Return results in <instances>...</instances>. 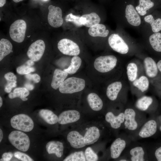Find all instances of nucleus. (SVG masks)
<instances>
[{"mask_svg":"<svg viewBox=\"0 0 161 161\" xmlns=\"http://www.w3.org/2000/svg\"><path fill=\"white\" fill-rule=\"evenodd\" d=\"M24 86L25 88L28 90H33L34 88V86L33 85L29 83H25Z\"/></svg>","mask_w":161,"mask_h":161,"instance_id":"obj_45","label":"nucleus"},{"mask_svg":"<svg viewBox=\"0 0 161 161\" xmlns=\"http://www.w3.org/2000/svg\"><path fill=\"white\" fill-rule=\"evenodd\" d=\"M16 70L18 74L26 75L35 71V68L25 64L17 67Z\"/></svg>","mask_w":161,"mask_h":161,"instance_id":"obj_39","label":"nucleus"},{"mask_svg":"<svg viewBox=\"0 0 161 161\" xmlns=\"http://www.w3.org/2000/svg\"><path fill=\"white\" fill-rule=\"evenodd\" d=\"M117 61V58L113 55L100 56L95 60L94 66L98 72L105 73L113 69L116 65Z\"/></svg>","mask_w":161,"mask_h":161,"instance_id":"obj_9","label":"nucleus"},{"mask_svg":"<svg viewBox=\"0 0 161 161\" xmlns=\"http://www.w3.org/2000/svg\"><path fill=\"white\" fill-rule=\"evenodd\" d=\"M133 141L131 137L126 132L117 137L110 147V156L113 159L118 158Z\"/></svg>","mask_w":161,"mask_h":161,"instance_id":"obj_5","label":"nucleus"},{"mask_svg":"<svg viewBox=\"0 0 161 161\" xmlns=\"http://www.w3.org/2000/svg\"><path fill=\"white\" fill-rule=\"evenodd\" d=\"M150 43L156 51L161 52V33L156 32L151 35L149 38Z\"/></svg>","mask_w":161,"mask_h":161,"instance_id":"obj_32","label":"nucleus"},{"mask_svg":"<svg viewBox=\"0 0 161 161\" xmlns=\"http://www.w3.org/2000/svg\"><path fill=\"white\" fill-rule=\"evenodd\" d=\"M108 42L111 48L119 53L124 54L129 51L128 45L117 34L113 33L110 35L108 38Z\"/></svg>","mask_w":161,"mask_h":161,"instance_id":"obj_15","label":"nucleus"},{"mask_svg":"<svg viewBox=\"0 0 161 161\" xmlns=\"http://www.w3.org/2000/svg\"><path fill=\"white\" fill-rule=\"evenodd\" d=\"M147 148L149 161H161V144Z\"/></svg>","mask_w":161,"mask_h":161,"instance_id":"obj_28","label":"nucleus"},{"mask_svg":"<svg viewBox=\"0 0 161 161\" xmlns=\"http://www.w3.org/2000/svg\"><path fill=\"white\" fill-rule=\"evenodd\" d=\"M45 48L44 41L41 39L37 40L30 46L27 52V55L29 58L33 61H38L42 57Z\"/></svg>","mask_w":161,"mask_h":161,"instance_id":"obj_14","label":"nucleus"},{"mask_svg":"<svg viewBox=\"0 0 161 161\" xmlns=\"http://www.w3.org/2000/svg\"><path fill=\"white\" fill-rule=\"evenodd\" d=\"M8 139L10 143L19 150L26 152L29 148V138L23 132L19 131H13L9 134Z\"/></svg>","mask_w":161,"mask_h":161,"instance_id":"obj_7","label":"nucleus"},{"mask_svg":"<svg viewBox=\"0 0 161 161\" xmlns=\"http://www.w3.org/2000/svg\"><path fill=\"white\" fill-rule=\"evenodd\" d=\"M159 125L157 119L153 117L147 119L137 132L131 137L133 141H135L153 136L159 129Z\"/></svg>","mask_w":161,"mask_h":161,"instance_id":"obj_4","label":"nucleus"},{"mask_svg":"<svg viewBox=\"0 0 161 161\" xmlns=\"http://www.w3.org/2000/svg\"><path fill=\"white\" fill-rule=\"evenodd\" d=\"M82 63L81 58L78 56H74L72 58L71 63L69 67L64 71L69 74L75 73L79 68Z\"/></svg>","mask_w":161,"mask_h":161,"instance_id":"obj_33","label":"nucleus"},{"mask_svg":"<svg viewBox=\"0 0 161 161\" xmlns=\"http://www.w3.org/2000/svg\"><path fill=\"white\" fill-rule=\"evenodd\" d=\"M154 101L152 97L144 96L137 100L135 103V107L137 109L143 112L152 114L156 111L151 107Z\"/></svg>","mask_w":161,"mask_h":161,"instance_id":"obj_17","label":"nucleus"},{"mask_svg":"<svg viewBox=\"0 0 161 161\" xmlns=\"http://www.w3.org/2000/svg\"><path fill=\"white\" fill-rule=\"evenodd\" d=\"M68 73L65 71L58 69H55L51 83L52 87L57 89L62 84L68 76Z\"/></svg>","mask_w":161,"mask_h":161,"instance_id":"obj_23","label":"nucleus"},{"mask_svg":"<svg viewBox=\"0 0 161 161\" xmlns=\"http://www.w3.org/2000/svg\"><path fill=\"white\" fill-rule=\"evenodd\" d=\"M122 86V83L120 81H116L109 84L107 87L106 92L108 98L112 101L116 100Z\"/></svg>","mask_w":161,"mask_h":161,"instance_id":"obj_25","label":"nucleus"},{"mask_svg":"<svg viewBox=\"0 0 161 161\" xmlns=\"http://www.w3.org/2000/svg\"><path fill=\"white\" fill-rule=\"evenodd\" d=\"M64 161H85L86 159L83 152L82 151L75 152L66 157Z\"/></svg>","mask_w":161,"mask_h":161,"instance_id":"obj_37","label":"nucleus"},{"mask_svg":"<svg viewBox=\"0 0 161 161\" xmlns=\"http://www.w3.org/2000/svg\"><path fill=\"white\" fill-rule=\"evenodd\" d=\"M14 156L16 158L23 161H32L33 160L27 154L19 151H16Z\"/></svg>","mask_w":161,"mask_h":161,"instance_id":"obj_40","label":"nucleus"},{"mask_svg":"<svg viewBox=\"0 0 161 161\" xmlns=\"http://www.w3.org/2000/svg\"><path fill=\"white\" fill-rule=\"evenodd\" d=\"M74 30V29H73ZM75 33L73 38H74ZM58 48L62 54L69 56H78L80 53V49L78 44L74 39L64 38L58 43Z\"/></svg>","mask_w":161,"mask_h":161,"instance_id":"obj_10","label":"nucleus"},{"mask_svg":"<svg viewBox=\"0 0 161 161\" xmlns=\"http://www.w3.org/2000/svg\"><path fill=\"white\" fill-rule=\"evenodd\" d=\"M26 28V23L24 20L16 21L10 27L9 34L11 38L16 42H22L24 39Z\"/></svg>","mask_w":161,"mask_h":161,"instance_id":"obj_11","label":"nucleus"},{"mask_svg":"<svg viewBox=\"0 0 161 161\" xmlns=\"http://www.w3.org/2000/svg\"><path fill=\"white\" fill-rule=\"evenodd\" d=\"M25 77L27 79L32 80L35 83H38L41 80L40 76L36 74H31L29 73L26 74Z\"/></svg>","mask_w":161,"mask_h":161,"instance_id":"obj_41","label":"nucleus"},{"mask_svg":"<svg viewBox=\"0 0 161 161\" xmlns=\"http://www.w3.org/2000/svg\"><path fill=\"white\" fill-rule=\"evenodd\" d=\"M144 64L145 73L148 77L154 78L157 76L159 71L157 64L152 58H145L144 60Z\"/></svg>","mask_w":161,"mask_h":161,"instance_id":"obj_21","label":"nucleus"},{"mask_svg":"<svg viewBox=\"0 0 161 161\" xmlns=\"http://www.w3.org/2000/svg\"><path fill=\"white\" fill-rule=\"evenodd\" d=\"M65 20L72 25L73 29H78L81 27L89 28L100 23L101 18L97 11L73 10L66 16Z\"/></svg>","mask_w":161,"mask_h":161,"instance_id":"obj_1","label":"nucleus"},{"mask_svg":"<svg viewBox=\"0 0 161 161\" xmlns=\"http://www.w3.org/2000/svg\"><path fill=\"white\" fill-rule=\"evenodd\" d=\"M85 156L86 161H96L98 159L97 154L90 147H87L85 152Z\"/></svg>","mask_w":161,"mask_h":161,"instance_id":"obj_38","label":"nucleus"},{"mask_svg":"<svg viewBox=\"0 0 161 161\" xmlns=\"http://www.w3.org/2000/svg\"><path fill=\"white\" fill-rule=\"evenodd\" d=\"M3 103V101L2 98L1 97H0V107H1Z\"/></svg>","mask_w":161,"mask_h":161,"instance_id":"obj_50","label":"nucleus"},{"mask_svg":"<svg viewBox=\"0 0 161 161\" xmlns=\"http://www.w3.org/2000/svg\"><path fill=\"white\" fill-rule=\"evenodd\" d=\"M80 32L83 38H106L108 36L109 32L106 26L101 23L95 24L86 28L83 31L80 30Z\"/></svg>","mask_w":161,"mask_h":161,"instance_id":"obj_12","label":"nucleus"},{"mask_svg":"<svg viewBox=\"0 0 161 161\" xmlns=\"http://www.w3.org/2000/svg\"><path fill=\"white\" fill-rule=\"evenodd\" d=\"M4 78L9 81H16L17 78L14 73L11 72L7 73L4 75Z\"/></svg>","mask_w":161,"mask_h":161,"instance_id":"obj_43","label":"nucleus"},{"mask_svg":"<svg viewBox=\"0 0 161 161\" xmlns=\"http://www.w3.org/2000/svg\"><path fill=\"white\" fill-rule=\"evenodd\" d=\"M144 20L151 25L153 32H158L161 30V18H158L154 20L153 16L150 15L145 16Z\"/></svg>","mask_w":161,"mask_h":161,"instance_id":"obj_35","label":"nucleus"},{"mask_svg":"<svg viewBox=\"0 0 161 161\" xmlns=\"http://www.w3.org/2000/svg\"><path fill=\"white\" fill-rule=\"evenodd\" d=\"M16 81H11L5 86L4 90L5 92L10 93L12 89L16 86Z\"/></svg>","mask_w":161,"mask_h":161,"instance_id":"obj_42","label":"nucleus"},{"mask_svg":"<svg viewBox=\"0 0 161 161\" xmlns=\"http://www.w3.org/2000/svg\"><path fill=\"white\" fill-rule=\"evenodd\" d=\"M85 86V81L84 79L72 77L65 80L59 90L62 93L72 94L81 91Z\"/></svg>","mask_w":161,"mask_h":161,"instance_id":"obj_6","label":"nucleus"},{"mask_svg":"<svg viewBox=\"0 0 161 161\" xmlns=\"http://www.w3.org/2000/svg\"><path fill=\"white\" fill-rule=\"evenodd\" d=\"M13 46L7 39L2 38L0 41V61L12 51Z\"/></svg>","mask_w":161,"mask_h":161,"instance_id":"obj_29","label":"nucleus"},{"mask_svg":"<svg viewBox=\"0 0 161 161\" xmlns=\"http://www.w3.org/2000/svg\"><path fill=\"white\" fill-rule=\"evenodd\" d=\"M14 2L16 3H18L21 1H23L24 0H12Z\"/></svg>","mask_w":161,"mask_h":161,"instance_id":"obj_51","label":"nucleus"},{"mask_svg":"<svg viewBox=\"0 0 161 161\" xmlns=\"http://www.w3.org/2000/svg\"><path fill=\"white\" fill-rule=\"evenodd\" d=\"M6 0H0V7H3L6 4Z\"/></svg>","mask_w":161,"mask_h":161,"instance_id":"obj_48","label":"nucleus"},{"mask_svg":"<svg viewBox=\"0 0 161 161\" xmlns=\"http://www.w3.org/2000/svg\"><path fill=\"white\" fill-rule=\"evenodd\" d=\"M46 149L49 154H55L58 157L63 155L64 146L62 143L58 141H51L46 145Z\"/></svg>","mask_w":161,"mask_h":161,"instance_id":"obj_24","label":"nucleus"},{"mask_svg":"<svg viewBox=\"0 0 161 161\" xmlns=\"http://www.w3.org/2000/svg\"><path fill=\"white\" fill-rule=\"evenodd\" d=\"M100 136V130L95 126L89 128L84 136L85 143L86 145L93 144L97 142Z\"/></svg>","mask_w":161,"mask_h":161,"instance_id":"obj_22","label":"nucleus"},{"mask_svg":"<svg viewBox=\"0 0 161 161\" xmlns=\"http://www.w3.org/2000/svg\"><path fill=\"white\" fill-rule=\"evenodd\" d=\"M137 70V67L135 63H131L128 65L127 66V74L128 80L130 81L133 82L136 79Z\"/></svg>","mask_w":161,"mask_h":161,"instance_id":"obj_36","label":"nucleus"},{"mask_svg":"<svg viewBox=\"0 0 161 161\" xmlns=\"http://www.w3.org/2000/svg\"><path fill=\"white\" fill-rule=\"evenodd\" d=\"M124 109L120 111L117 114H114L112 112H107L105 116L106 121L110 124L113 129H123L124 121Z\"/></svg>","mask_w":161,"mask_h":161,"instance_id":"obj_16","label":"nucleus"},{"mask_svg":"<svg viewBox=\"0 0 161 161\" xmlns=\"http://www.w3.org/2000/svg\"><path fill=\"white\" fill-rule=\"evenodd\" d=\"M139 5L136 7V9L142 16L145 15L147 10L152 7L154 5V2L151 0H139Z\"/></svg>","mask_w":161,"mask_h":161,"instance_id":"obj_30","label":"nucleus"},{"mask_svg":"<svg viewBox=\"0 0 161 161\" xmlns=\"http://www.w3.org/2000/svg\"><path fill=\"white\" fill-rule=\"evenodd\" d=\"M48 21L49 24L54 28L61 27L63 23L62 11L59 7L51 4L48 7Z\"/></svg>","mask_w":161,"mask_h":161,"instance_id":"obj_13","label":"nucleus"},{"mask_svg":"<svg viewBox=\"0 0 161 161\" xmlns=\"http://www.w3.org/2000/svg\"><path fill=\"white\" fill-rule=\"evenodd\" d=\"M159 129L160 131H161V124H160V125H159Z\"/></svg>","mask_w":161,"mask_h":161,"instance_id":"obj_52","label":"nucleus"},{"mask_svg":"<svg viewBox=\"0 0 161 161\" xmlns=\"http://www.w3.org/2000/svg\"><path fill=\"white\" fill-rule=\"evenodd\" d=\"M67 140L72 147L78 148H83L86 145L84 137L77 131H72L67 135Z\"/></svg>","mask_w":161,"mask_h":161,"instance_id":"obj_19","label":"nucleus"},{"mask_svg":"<svg viewBox=\"0 0 161 161\" xmlns=\"http://www.w3.org/2000/svg\"><path fill=\"white\" fill-rule=\"evenodd\" d=\"M80 117L79 112L75 110H69L62 112L58 117V123L63 125L75 122Z\"/></svg>","mask_w":161,"mask_h":161,"instance_id":"obj_18","label":"nucleus"},{"mask_svg":"<svg viewBox=\"0 0 161 161\" xmlns=\"http://www.w3.org/2000/svg\"><path fill=\"white\" fill-rule=\"evenodd\" d=\"M121 155L128 161H149L147 147L132 141Z\"/></svg>","mask_w":161,"mask_h":161,"instance_id":"obj_3","label":"nucleus"},{"mask_svg":"<svg viewBox=\"0 0 161 161\" xmlns=\"http://www.w3.org/2000/svg\"><path fill=\"white\" fill-rule=\"evenodd\" d=\"M125 17L128 22L131 25L138 26L141 24L140 16L131 4L126 6L125 10Z\"/></svg>","mask_w":161,"mask_h":161,"instance_id":"obj_20","label":"nucleus"},{"mask_svg":"<svg viewBox=\"0 0 161 161\" xmlns=\"http://www.w3.org/2000/svg\"><path fill=\"white\" fill-rule=\"evenodd\" d=\"M44 1H47L48 0H43Z\"/></svg>","mask_w":161,"mask_h":161,"instance_id":"obj_53","label":"nucleus"},{"mask_svg":"<svg viewBox=\"0 0 161 161\" xmlns=\"http://www.w3.org/2000/svg\"><path fill=\"white\" fill-rule=\"evenodd\" d=\"M29 94V90L25 88L18 87L15 89L13 92L10 93L8 97L10 99L19 97L23 101H25L28 100L26 97Z\"/></svg>","mask_w":161,"mask_h":161,"instance_id":"obj_31","label":"nucleus"},{"mask_svg":"<svg viewBox=\"0 0 161 161\" xmlns=\"http://www.w3.org/2000/svg\"><path fill=\"white\" fill-rule=\"evenodd\" d=\"M157 65L159 71L161 73V60L158 62Z\"/></svg>","mask_w":161,"mask_h":161,"instance_id":"obj_47","label":"nucleus"},{"mask_svg":"<svg viewBox=\"0 0 161 161\" xmlns=\"http://www.w3.org/2000/svg\"><path fill=\"white\" fill-rule=\"evenodd\" d=\"M25 64L28 66H32L34 64V61L30 59L27 61Z\"/></svg>","mask_w":161,"mask_h":161,"instance_id":"obj_46","label":"nucleus"},{"mask_svg":"<svg viewBox=\"0 0 161 161\" xmlns=\"http://www.w3.org/2000/svg\"><path fill=\"white\" fill-rule=\"evenodd\" d=\"M123 129L131 137L134 134L147 120L145 113L135 108L128 107L124 110Z\"/></svg>","mask_w":161,"mask_h":161,"instance_id":"obj_2","label":"nucleus"},{"mask_svg":"<svg viewBox=\"0 0 161 161\" xmlns=\"http://www.w3.org/2000/svg\"><path fill=\"white\" fill-rule=\"evenodd\" d=\"M87 100L89 106L93 110L99 111L102 108V100L96 93H91L89 94L87 97Z\"/></svg>","mask_w":161,"mask_h":161,"instance_id":"obj_26","label":"nucleus"},{"mask_svg":"<svg viewBox=\"0 0 161 161\" xmlns=\"http://www.w3.org/2000/svg\"><path fill=\"white\" fill-rule=\"evenodd\" d=\"M39 114L42 119L49 124H54L58 121V117L50 110L41 109L39 112Z\"/></svg>","mask_w":161,"mask_h":161,"instance_id":"obj_27","label":"nucleus"},{"mask_svg":"<svg viewBox=\"0 0 161 161\" xmlns=\"http://www.w3.org/2000/svg\"><path fill=\"white\" fill-rule=\"evenodd\" d=\"M11 126L13 128L24 132H29L33 129L34 124L32 119L28 115L20 114L13 116L10 120Z\"/></svg>","mask_w":161,"mask_h":161,"instance_id":"obj_8","label":"nucleus"},{"mask_svg":"<svg viewBox=\"0 0 161 161\" xmlns=\"http://www.w3.org/2000/svg\"><path fill=\"white\" fill-rule=\"evenodd\" d=\"M3 138V133L1 129H0V142H1Z\"/></svg>","mask_w":161,"mask_h":161,"instance_id":"obj_49","label":"nucleus"},{"mask_svg":"<svg viewBox=\"0 0 161 161\" xmlns=\"http://www.w3.org/2000/svg\"><path fill=\"white\" fill-rule=\"evenodd\" d=\"M13 156V154L11 152L4 153L2 154V158L0 159V161H9L11 160Z\"/></svg>","mask_w":161,"mask_h":161,"instance_id":"obj_44","label":"nucleus"},{"mask_svg":"<svg viewBox=\"0 0 161 161\" xmlns=\"http://www.w3.org/2000/svg\"><path fill=\"white\" fill-rule=\"evenodd\" d=\"M149 83L148 79L145 76H142L138 79H136L133 83V85L142 92L148 89Z\"/></svg>","mask_w":161,"mask_h":161,"instance_id":"obj_34","label":"nucleus"}]
</instances>
